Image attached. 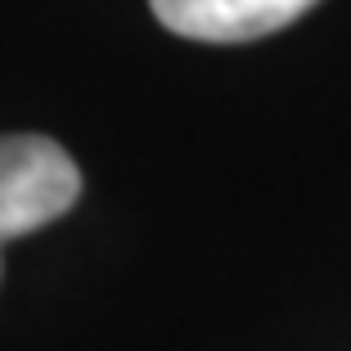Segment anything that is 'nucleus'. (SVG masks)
<instances>
[{"label": "nucleus", "mask_w": 351, "mask_h": 351, "mask_svg": "<svg viewBox=\"0 0 351 351\" xmlns=\"http://www.w3.org/2000/svg\"><path fill=\"white\" fill-rule=\"evenodd\" d=\"M82 198L73 154L50 135H0V248L68 217Z\"/></svg>", "instance_id": "1"}, {"label": "nucleus", "mask_w": 351, "mask_h": 351, "mask_svg": "<svg viewBox=\"0 0 351 351\" xmlns=\"http://www.w3.org/2000/svg\"><path fill=\"white\" fill-rule=\"evenodd\" d=\"M320 0H149L154 19L176 36L212 45L257 41L298 23Z\"/></svg>", "instance_id": "2"}]
</instances>
